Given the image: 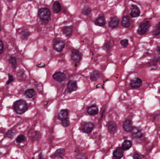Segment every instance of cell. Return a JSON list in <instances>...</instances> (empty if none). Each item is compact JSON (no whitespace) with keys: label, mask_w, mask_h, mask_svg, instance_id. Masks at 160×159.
I'll return each instance as SVG.
<instances>
[{"label":"cell","mask_w":160,"mask_h":159,"mask_svg":"<svg viewBox=\"0 0 160 159\" xmlns=\"http://www.w3.org/2000/svg\"><path fill=\"white\" fill-rule=\"evenodd\" d=\"M28 108L27 103L24 100H20L16 101L14 104V109L18 114H23L27 110Z\"/></svg>","instance_id":"6da1fadb"},{"label":"cell","mask_w":160,"mask_h":159,"mask_svg":"<svg viewBox=\"0 0 160 159\" xmlns=\"http://www.w3.org/2000/svg\"><path fill=\"white\" fill-rule=\"evenodd\" d=\"M150 26L151 25L149 22H142L139 25L138 29L137 30V33L139 35H144L147 33Z\"/></svg>","instance_id":"7a4b0ae2"},{"label":"cell","mask_w":160,"mask_h":159,"mask_svg":"<svg viewBox=\"0 0 160 159\" xmlns=\"http://www.w3.org/2000/svg\"><path fill=\"white\" fill-rule=\"evenodd\" d=\"M38 16L41 20L46 21L50 18L51 13L48 8H41L38 11Z\"/></svg>","instance_id":"3957f363"},{"label":"cell","mask_w":160,"mask_h":159,"mask_svg":"<svg viewBox=\"0 0 160 159\" xmlns=\"http://www.w3.org/2000/svg\"><path fill=\"white\" fill-rule=\"evenodd\" d=\"M142 84L143 82L141 78H136L131 81L130 86L132 89H138L142 85Z\"/></svg>","instance_id":"277c9868"},{"label":"cell","mask_w":160,"mask_h":159,"mask_svg":"<svg viewBox=\"0 0 160 159\" xmlns=\"http://www.w3.org/2000/svg\"><path fill=\"white\" fill-rule=\"evenodd\" d=\"M81 53L78 51L73 50L71 52V57L72 60L76 63H79L81 59Z\"/></svg>","instance_id":"5b68a950"},{"label":"cell","mask_w":160,"mask_h":159,"mask_svg":"<svg viewBox=\"0 0 160 159\" xmlns=\"http://www.w3.org/2000/svg\"><path fill=\"white\" fill-rule=\"evenodd\" d=\"M53 47L55 51L61 52L65 47V43L61 41H55L53 43Z\"/></svg>","instance_id":"8992f818"},{"label":"cell","mask_w":160,"mask_h":159,"mask_svg":"<svg viewBox=\"0 0 160 159\" xmlns=\"http://www.w3.org/2000/svg\"><path fill=\"white\" fill-rule=\"evenodd\" d=\"M94 127V124L91 122H87L84 123L82 126V130L83 132L90 133L92 132Z\"/></svg>","instance_id":"52a82bcc"},{"label":"cell","mask_w":160,"mask_h":159,"mask_svg":"<svg viewBox=\"0 0 160 159\" xmlns=\"http://www.w3.org/2000/svg\"><path fill=\"white\" fill-rule=\"evenodd\" d=\"M123 129L125 132H130L133 130V123L130 119L125 120L123 125Z\"/></svg>","instance_id":"ba28073f"},{"label":"cell","mask_w":160,"mask_h":159,"mask_svg":"<svg viewBox=\"0 0 160 159\" xmlns=\"http://www.w3.org/2000/svg\"><path fill=\"white\" fill-rule=\"evenodd\" d=\"M107 127L109 132L110 133L114 134L117 132V125L113 121H109L107 123Z\"/></svg>","instance_id":"9c48e42d"},{"label":"cell","mask_w":160,"mask_h":159,"mask_svg":"<svg viewBox=\"0 0 160 159\" xmlns=\"http://www.w3.org/2000/svg\"><path fill=\"white\" fill-rule=\"evenodd\" d=\"M53 78L56 81H58L59 82H61L65 80L66 76L65 74L63 72H57L54 74Z\"/></svg>","instance_id":"30bf717a"},{"label":"cell","mask_w":160,"mask_h":159,"mask_svg":"<svg viewBox=\"0 0 160 159\" xmlns=\"http://www.w3.org/2000/svg\"><path fill=\"white\" fill-rule=\"evenodd\" d=\"M115 159H120L124 155V150L122 148H118L115 150L113 153Z\"/></svg>","instance_id":"8fae6325"},{"label":"cell","mask_w":160,"mask_h":159,"mask_svg":"<svg viewBox=\"0 0 160 159\" xmlns=\"http://www.w3.org/2000/svg\"><path fill=\"white\" fill-rule=\"evenodd\" d=\"M67 89L69 92L76 91L77 89V86L76 81L71 80L68 82L67 85Z\"/></svg>","instance_id":"7c38bea8"},{"label":"cell","mask_w":160,"mask_h":159,"mask_svg":"<svg viewBox=\"0 0 160 159\" xmlns=\"http://www.w3.org/2000/svg\"><path fill=\"white\" fill-rule=\"evenodd\" d=\"M87 113L90 115H95L98 113V108L97 105H91L87 109Z\"/></svg>","instance_id":"4fadbf2b"},{"label":"cell","mask_w":160,"mask_h":159,"mask_svg":"<svg viewBox=\"0 0 160 159\" xmlns=\"http://www.w3.org/2000/svg\"><path fill=\"white\" fill-rule=\"evenodd\" d=\"M119 22H120V20L118 17H113L112 18H111V20L109 22V26L112 29H115L118 26L119 24Z\"/></svg>","instance_id":"5bb4252c"},{"label":"cell","mask_w":160,"mask_h":159,"mask_svg":"<svg viewBox=\"0 0 160 159\" xmlns=\"http://www.w3.org/2000/svg\"><path fill=\"white\" fill-rule=\"evenodd\" d=\"M132 136L134 138H140L142 137L143 133L142 132L141 129H140L138 128H133L132 130Z\"/></svg>","instance_id":"9a60e30c"},{"label":"cell","mask_w":160,"mask_h":159,"mask_svg":"<svg viewBox=\"0 0 160 159\" xmlns=\"http://www.w3.org/2000/svg\"><path fill=\"white\" fill-rule=\"evenodd\" d=\"M68 116V111L66 109H63L60 111L58 114V118L60 120L63 121L67 119Z\"/></svg>","instance_id":"2e32d148"},{"label":"cell","mask_w":160,"mask_h":159,"mask_svg":"<svg viewBox=\"0 0 160 159\" xmlns=\"http://www.w3.org/2000/svg\"><path fill=\"white\" fill-rule=\"evenodd\" d=\"M141 14V11L138 7L134 6L130 12V16L133 18L138 17Z\"/></svg>","instance_id":"e0dca14e"},{"label":"cell","mask_w":160,"mask_h":159,"mask_svg":"<svg viewBox=\"0 0 160 159\" xmlns=\"http://www.w3.org/2000/svg\"><path fill=\"white\" fill-rule=\"evenodd\" d=\"M65 154V150L63 149L60 148V149H57V150L55 151V152L54 154V156L55 158H63Z\"/></svg>","instance_id":"ac0fdd59"},{"label":"cell","mask_w":160,"mask_h":159,"mask_svg":"<svg viewBox=\"0 0 160 159\" xmlns=\"http://www.w3.org/2000/svg\"><path fill=\"white\" fill-rule=\"evenodd\" d=\"M95 25L99 26H103L105 25V19L103 16H100L95 21Z\"/></svg>","instance_id":"d6986e66"},{"label":"cell","mask_w":160,"mask_h":159,"mask_svg":"<svg viewBox=\"0 0 160 159\" xmlns=\"http://www.w3.org/2000/svg\"><path fill=\"white\" fill-rule=\"evenodd\" d=\"M52 11L54 13H58L61 9V6L59 2H55L52 6Z\"/></svg>","instance_id":"ffe728a7"},{"label":"cell","mask_w":160,"mask_h":159,"mask_svg":"<svg viewBox=\"0 0 160 159\" xmlns=\"http://www.w3.org/2000/svg\"><path fill=\"white\" fill-rule=\"evenodd\" d=\"M121 25L125 28H129L130 26V21L128 16H124L123 17Z\"/></svg>","instance_id":"44dd1931"},{"label":"cell","mask_w":160,"mask_h":159,"mask_svg":"<svg viewBox=\"0 0 160 159\" xmlns=\"http://www.w3.org/2000/svg\"><path fill=\"white\" fill-rule=\"evenodd\" d=\"M100 77V74L97 71H93L90 75V79L93 81L98 80Z\"/></svg>","instance_id":"7402d4cb"},{"label":"cell","mask_w":160,"mask_h":159,"mask_svg":"<svg viewBox=\"0 0 160 159\" xmlns=\"http://www.w3.org/2000/svg\"><path fill=\"white\" fill-rule=\"evenodd\" d=\"M132 146V143L129 140H125L122 144V148L124 150H127Z\"/></svg>","instance_id":"603a6c76"},{"label":"cell","mask_w":160,"mask_h":159,"mask_svg":"<svg viewBox=\"0 0 160 159\" xmlns=\"http://www.w3.org/2000/svg\"><path fill=\"white\" fill-rule=\"evenodd\" d=\"M63 32L67 35L69 36L72 34V33L73 31V29L72 26H68V27H64L62 29Z\"/></svg>","instance_id":"cb8c5ba5"},{"label":"cell","mask_w":160,"mask_h":159,"mask_svg":"<svg viewBox=\"0 0 160 159\" xmlns=\"http://www.w3.org/2000/svg\"><path fill=\"white\" fill-rule=\"evenodd\" d=\"M91 12V8L88 6H84L81 10V13L85 16L89 15L90 14Z\"/></svg>","instance_id":"d4e9b609"},{"label":"cell","mask_w":160,"mask_h":159,"mask_svg":"<svg viewBox=\"0 0 160 159\" xmlns=\"http://www.w3.org/2000/svg\"><path fill=\"white\" fill-rule=\"evenodd\" d=\"M153 35H159L160 34V23H158L155 26L154 29L153 30Z\"/></svg>","instance_id":"484cf974"},{"label":"cell","mask_w":160,"mask_h":159,"mask_svg":"<svg viewBox=\"0 0 160 159\" xmlns=\"http://www.w3.org/2000/svg\"><path fill=\"white\" fill-rule=\"evenodd\" d=\"M35 94V92L33 89H30L27 90L25 92V94L26 96L29 98L33 97Z\"/></svg>","instance_id":"4316f807"},{"label":"cell","mask_w":160,"mask_h":159,"mask_svg":"<svg viewBox=\"0 0 160 159\" xmlns=\"http://www.w3.org/2000/svg\"><path fill=\"white\" fill-rule=\"evenodd\" d=\"M30 33L27 30H25L21 34V38L23 40H26L30 35Z\"/></svg>","instance_id":"83f0119b"},{"label":"cell","mask_w":160,"mask_h":159,"mask_svg":"<svg viewBox=\"0 0 160 159\" xmlns=\"http://www.w3.org/2000/svg\"><path fill=\"white\" fill-rule=\"evenodd\" d=\"M9 62L11 65V66L13 69H16L17 65V62L16 59L14 57H11L9 58Z\"/></svg>","instance_id":"f1b7e54d"},{"label":"cell","mask_w":160,"mask_h":159,"mask_svg":"<svg viewBox=\"0 0 160 159\" xmlns=\"http://www.w3.org/2000/svg\"><path fill=\"white\" fill-rule=\"evenodd\" d=\"M159 57H154L150 60V62H149V65L152 66H155L157 64V63L159 62Z\"/></svg>","instance_id":"f546056e"},{"label":"cell","mask_w":160,"mask_h":159,"mask_svg":"<svg viewBox=\"0 0 160 159\" xmlns=\"http://www.w3.org/2000/svg\"><path fill=\"white\" fill-rule=\"evenodd\" d=\"M25 140V137L24 135H19L16 139V141L18 143L24 142Z\"/></svg>","instance_id":"4dcf8cb0"},{"label":"cell","mask_w":160,"mask_h":159,"mask_svg":"<svg viewBox=\"0 0 160 159\" xmlns=\"http://www.w3.org/2000/svg\"><path fill=\"white\" fill-rule=\"evenodd\" d=\"M15 134V132L13 130H8L7 132L6 133V135L7 137L10 138L13 137L14 135Z\"/></svg>","instance_id":"1f68e13d"},{"label":"cell","mask_w":160,"mask_h":159,"mask_svg":"<svg viewBox=\"0 0 160 159\" xmlns=\"http://www.w3.org/2000/svg\"><path fill=\"white\" fill-rule=\"evenodd\" d=\"M61 124L64 127H68L70 125V121L68 119H66L61 121Z\"/></svg>","instance_id":"d6a6232c"},{"label":"cell","mask_w":160,"mask_h":159,"mask_svg":"<svg viewBox=\"0 0 160 159\" xmlns=\"http://www.w3.org/2000/svg\"><path fill=\"white\" fill-rule=\"evenodd\" d=\"M120 44L123 47H126L128 45V40L126 39H123L120 41Z\"/></svg>","instance_id":"836d02e7"},{"label":"cell","mask_w":160,"mask_h":159,"mask_svg":"<svg viewBox=\"0 0 160 159\" xmlns=\"http://www.w3.org/2000/svg\"><path fill=\"white\" fill-rule=\"evenodd\" d=\"M144 155H141L140 154H138L137 153H135L133 154V159H142L144 157Z\"/></svg>","instance_id":"e575fe53"},{"label":"cell","mask_w":160,"mask_h":159,"mask_svg":"<svg viewBox=\"0 0 160 159\" xmlns=\"http://www.w3.org/2000/svg\"><path fill=\"white\" fill-rule=\"evenodd\" d=\"M76 159H87V157L84 154H80L76 156Z\"/></svg>","instance_id":"d590c367"},{"label":"cell","mask_w":160,"mask_h":159,"mask_svg":"<svg viewBox=\"0 0 160 159\" xmlns=\"http://www.w3.org/2000/svg\"><path fill=\"white\" fill-rule=\"evenodd\" d=\"M14 81V78L13 76L11 75L10 74L8 75V81L7 82L6 84H8L11 83V82H12Z\"/></svg>","instance_id":"8d00e7d4"},{"label":"cell","mask_w":160,"mask_h":159,"mask_svg":"<svg viewBox=\"0 0 160 159\" xmlns=\"http://www.w3.org/2000/svg\"><path fill=\"white\" fill-rule=\"evenodd\" d=\"M111 43H107L104 44V45L103 46V48L106 50H109L111 49Z\"/></svg>","instance_id":"74e56055"},{"label":"cell","mask_w":160,"mask_h":159,"mask_svg":"<svg viewBox=\"0 0 160 159\" xmlns=\"http://www.w3.org/2000/svg\"><path fill=\"white\" fill-rule=\"evenodd\" d=\"M3 51V44L2 41L0 39V54H2Z\"/></svg>","instance_id":"f35d334b"},{"label":"cell","mask_w":160,"mask_h":159,"mask_svg":"<svg viewBox=\"0 0 160 159\" xmlns=\"http://www.w3.org/2000/svg\"><path fill=\"white\" fill-rule=\"evenodd\" d=\"M37 66H38V67H44L45 66V65L44 64V63H41L40 64H39V65H37Z\"/></svg>","instance_id":"ab89813d"},{"label":"cell","mask_w":160,"mask_h":159,"mask_svg":"<svg viewBox=\"0 0 160 159\" xmlns=\"http://www.w3.org/2000/svg\"><path fill=\"white\" fill-rule=\"evenodd\" d=\"M156 51L157 52L158 54L160 55V45L158 46L156 48Z\"/></svg>","instance_id":"60d3db41"},{"label":"cell","mask_w":160,"mask_h":159,"mask_svg":"<svg viewBox=\"0 0 160 159\" xmlns=\"http://www.w3.org/2000/svg\"><path fill=\"white\" fill-rule=\"evenodd\" d=\"M39 159H44L43 156H42V155L41 154H40L39 155Z\"/></svg>","instance_id":"b9f144b4"},{"label":"cell","mask_w":160,"mask_h":159,"mask_svg":"<svg viewBox=\"0 0 160 159\" xmlns=\"http://www.w3.org/2000/svg\"></svg>","instance_id":"7bdbcfd3"}]
</instances>
